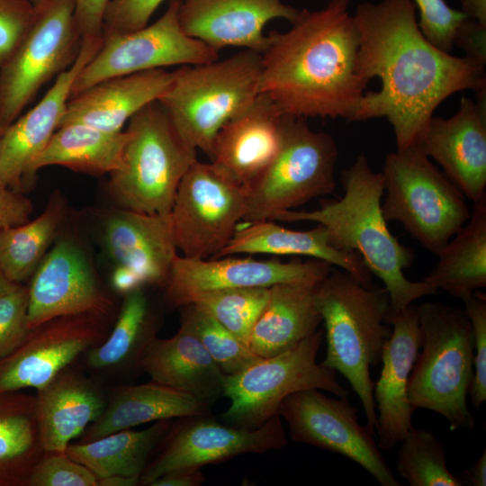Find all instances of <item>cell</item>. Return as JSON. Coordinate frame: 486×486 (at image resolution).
<instances>
[{"mask_svg":"<svg viewBox=\"0 0 486 486\" xmlns=\"http://www.w3.org/2000/svg\"><path fill=\"white\" fill-rule=\"evenodd\" d=\"M353 17L359 38L356 70L368 82L380 78L381 88L364 94L351 121L386 118L396 150L417 145L435 110L450 95L485 90L484 65L427 40L412 0L363 3Z\"/></svg>","mask_w":486,"mask_h":486,"instance_id":"obj_1","label":"cell"},{"mask_svg":"<svg viewBox=\"0 0 486 486\" xmlns=\"http://www.w3.org/2000/svg\"><path fill=\"white\" fill-rule=\"evenodd\" d=\"M349 3L300 10L289 30L267 35L259 94L284 115L351 121L368 81L356 70L359 38Z\"/></svg>","mask_w":486,"mask_h":486,"instance_id":"obj_2","label":"cell"},{"mask_svg":"<svg viewBox=\"0 0 486 486\" xmlns=\"http://www.w3.org/2000/svg\"><path fill=\"white\" fill-rule=\"evenodd\" d=\"M341 184L344 195L339 199L325 202L313 211H284L274 220L322 225L335 248L359 254L369 272L383 282L392 310H401L419 298L436 294L437 291L423 280L410 281L404 275L414 254L390 232L383 217L382 172H374L365 155L360 153L343 170Z\"/></svg>","mask_w":486,"mask_h":486,"instance_id":"obj_3","label":"cell"},{"mask_svg":"<svg viewBox=\"0 0 486 486\" xmlns=\"http://www.w3.org/2000/svg\"><path fill=\"white\" fill-rule=\"evenodd\" d=\"M314 300L324 323L326 356L320 363L338 372L357 394L366 427L376 435L377 414L371 366H377L392 326L385 288L365 286L346 271L334 269L315 288Z\"/></svg>","mask_w":486,"mask_h":486,"instance_id":"obj_4","label":"cell"},{"mask_svg":"<svg viewBox=\"0 0 486 486\" xmlns=\"http://www.w3.org/2000/svg\"><path fill=\"white\" fill-rule=\"evenodd\" d=\"M261 53L243 50L227 58L184 65L158 99L180 135L211 157L214 139L259 94Z\"/></svg>","mask_w":486,"mask_h":486,"instance_id":"obj_5","label":"cell"},{"mask_svg":"<svg viewBox=\"0 0 486 486\" xmlns=\"http://www.w3.org/2000/svg\"><path fill=\"white\" fill-rule=\"evenodd\" d=\"M421 351L409 379L408 396L414 409L443 416L451 430L475 426L467 406L473 376V342L464 310L443 302L418 306Z\"/></svg>","mask_w":486,"mask_h":486,"instance_id":"obj_6","label":"cell"},{"mask_svg":"<svg viewBox=\"0 0 486 486\" xmlns=\"http://www.w3.org/2000/svg\"><path fill=\"white\" fill-rule=\"evenodd\" d=\"M127 130L123 167L110 174V191L121 208L168 215L197 149L180 135L158 101L132 116Z\"/></svg>","mask_w":486,"mask_h":486,"instance_id":"obj_7","label":"cell"},{"mask_svg":"<svg viewBox=\"0 0 486 486\" xmlns=\"http://www.w3.org/2000/svg\"><path fill=\"white\" fill-rule=\"evenodd\" d=\"M382 174L384 219L428 251L436 255L468 221L466 197L417 146L387 154Z\"/></svg>","mask_w":486,"mask_h":486,"instance_id":"obj_8","label":"cell"},{"mask_svg":"<svg viewBox=\"0 0 486 486\" xmlns=\"http://www.w3.org/2000/svg\"><path fill=\"white\" fill-rule=\"evenodd\" d=\"M324 332L317 329L293 347L268 357H259L232 374H225L223 396L230 401L220 416L222 422L248 429L262 426L277 415L281 402L304 390L326 391L347 397L336 372L317 363Z\"/></svg>","mask_w":486,"mask_h":486,"instance_id":"obj_9","label":"cell"},{"mask_svg":"<svg viewBox=\"0 0 486 486\" xmlns=\"http://www.w3.org/2000/svg\"><path fill=\"white\" fill-rule=\"evenodd\" d=\"M303 119L285 117L276 156L248 191L244 222L274 220L282 212L334 192L337 144Z\"/></svg>","mask_w":486,"mask_h":486,"instance_id":"obj_10","label":"cell"},{"mask_svg":"<svg viewBox=\"0 0 486 486\" xmlns=\"http://www.w3.org/2000/svg\"><path fill=\"white\" fill-rule=\"evenodd\" d=\"M34 7L31 27L0 66V116L5 127L47 82L70 67L81 45L74 0H41Z\"/></svg>","mask_w":486,"mask_h":486,"instance_id":"obj_11","label":"cell"},{"mask_svg":"<svg viewBox=\"0 0 486 486\" xmlns=\"http://www.w3.org/2000/svg\"><path fill=\"white\" fill-rule=\"evenodd\" d=\"M247 199V191L223 169L196 159L183 176L169 213L183 256L215 258L243 220Z\"/></svg>","mask_w":486,"mask_h":486,"instance_id":"obj_12","label":"cell"},{"mask_svg":"<svg viewBox=\"0 0 486 486\" xmlns=\"http://www.w3.org/2000/svg\"><path fill=\"white\" fill-rule=\"evenodd\" d=\"M180 3L170 0L165 13L143 28L103 36L101 46L76 76L70 98L108 78L218 59L220 50L183 31L178 19Z\"/></svg>","mask_w":486,"mask_h":486,"instance_id":"obj_13","label":"cell"},{"mask_svg":"<svg viewBox=\"0 0 486 486\" xmlns=\"http://www.w3.org/2000/svg\"><path fill=\"white\" fill-rule=\"evenodd\" d=\"M357 412L347 397L329 398L318 389L287 396L277 410L287 422L293 441L344 455L367 471L382 486H400L386 464L375 436L359 423Z\"/></svg>","mask_w":486,"mask_h":486,"instance_id":"obj_14","label":"cell"},{"mask_svg":"<svg viewBox=\"0 0 486 486\" xmlns=\"http://www.w3.org/2000/svg\"><path fill=\"white\" fill-rule=\"evenodd\" d=\"M161 442L162 450L148 464L140 479L148 484L171 471L201 469L245 454H266L284 447L286 434L277 414L248 429L219 422L211 415L180 418Z\"/></svg>","mask_w":486,"mask_h":486,"instance_id":"obj_15","label":"cell"},{"mask_svg":"<svg viewBox=\"0 0 486 486\" xmlns=\"http://www.w3.org/2000/svg\"><path fill=\"white\" fill-rule=\"evenodd\" d=\"M107 318L61 316L32 328L13 353L0 359V392L38 390L109 333Z\"/></svg>","mask_w":486,"mask_h":486,"instance_id":"obj_16","label":"cell"},{"mask_svg":"<svg viewBox=\"0 0 486 486\" xmlns=\"http://www.w3.org/2000/svg\"><path fill=\"white\" fill-rule=\"evenodd\" d=\"M333 266L320 260L306 262L256 260L233 256L200 259L176 256L164 287L166 302L183 307L201 292L230 288H269L280 284L318 285Z\"/></svg>","mask_w":486,"mask_h":486,"instance_id":"obj_17","label":"cell"},{"mask_svg":"<svg viewBox=\"0 0 486 486\" xmlns=\"http://www.w3.org/2000/svg\"><path fill=\"white\" fill-rule=\"evenodd\" d=\"M114 309L86 255L76 242L63 238L47 252L28 286V327L68 315L108 318Z\"/></svg>","mask_w":486,"mask_h":486,"instance_id":"obj_18","label":"cell"},{"mask_svg":"<svg viewBox=\"0 0 486 486\" xmlns=\"http://www.w3.org/2000/svg\"><path fill=\"white\" fill-rule=\"evenodd\" d=\"M101 40H82L74 62L55 79L41 99L8 125L0 141V179L22 193L34 176L33 165L59 127L73 83L95 54Z\"/></svg>","mask_w":486,"mask_h":486,"instance_id":"obj_19","label":"cell"},{"mask_svg":"<svg viewBox=\"0 0 486 486\" xmlns=\"http://www.w3.org/2000/svg\"><path fill=\"white\" fill-rule=\"evenodd\" d=\"M386 322L392 334L385 341L382 371L374 384V400L378 410L375 432L378 446L388 451L400 443L412 427L408 396L410 373L421 346L418 306L411 303L401 310H389Z\"/></svg>","mask_w":486,"mask_h":486,"instance_id":"obj_20","label":"cell"},{"mask_svg":"<svg viewBox=\"0 0 486 486\" xmlns=\"http://www.w3.org/2000/svg\"><path fill=\"white\" fill-rule=\"evenodd\" d=\"M478 94V104L464 96L453 116L433 117L416 145L472 202L486 194L485 91Z\"/></svg>","mask_w":486,"mask_h":486,"instance_id":"obj_21","label":"cell"},{"mask_svg":"<svg viewBox=\"0 0 486 486\" xmlns=\"http://www.w3.org/2000/svg\"><path fill=\"white\" fill-rule=\"evenodd\" d=\"M300 10L282 0H181L178 19L190 37L220 50L241 47L262 53L274 19L295 21Z\"/></svg>","mask_w":486,"mask_h":486,"instance_id":"obj_22","label":"cell"},{"mask_svg":"<svg viewBox=\"0 0 486 486\" xmlns=\"http://www.w3.org/2000/svg\"><path fill=\"white\" fill-rule=\"evenodd\" d=\"M285 117L267 96L259 94L245 112L218 131L212 162L248 193L276 156Z\"/></svg>","mask_w":486,"mask_h":486,"instance_id":"obj_23","label":"cell"},{"mask_svg":"<svg viewBox=\"0 0 486 486\" xmlns=\"http://www.w3.org/2000/svg\"><path fill=\"white\" fill-rule=\"evenodd\" d=\"M104 241L116 265L134 270L145 284L165 287L177 256L169 214L120 208L105 220Z\"/></svg>","mask_w":486,"mask_h":486,"instance_id":"obj_24","label":"cell"},{"mask_svg":"<svg viewBox=\"0 0 486 486\" xmlns=\"http://www.w3.org/2000/svg\"><path fill=\"white\" fill-rule=\"evenodd\" d=\"M37 419L45 452H66L102 415L107 396L96 382L68 366L37 390Z\"/></svg>","mask_w":486,"mask_h":486,"instance_id":"obj_25","label":"cell"},{"mask_svg":"<svg viewBox=\"0 0 486 486\" xmlns=\"http://www.w3.org/2000/svg\"><path fill=\"white\" fill-rule=\"evenodd\" d=\"M172 71L151 69L101 81L71 97L59 124L83 123L119 132L142 108L158 101Z\"/></svg>","mask_w":486,"mask_h":486,"instance_id":"obj_26","label":"cell"},{"mask_svg":"<svg viewBox=\"0 0 486 486\" xmlns=\"http://www.w3.org/2000/svg\"><path fill=\"white\" fill-rule=\"evenodd\" d=\"M141 370L152 381L189 393L211 407L223 396L225 374L197 337L183 325L173 337L152 340Z\"/></svg>","mask_w":486,"mask_h":486,"instance_id":"obj_27","label":"cell"},{"mask_svg":"<svg viewBox=\"0 0 486 486\" xmlns=\"http://www.w3.org/2000/svg\"><path fill=\"white\" fill-rule=\"evenodd\" d=\"M211 406L189 393L155 381L119 385L107 396L97 420L83 432L80 443L159 420L211 415Z\"/></svg>","mask_w":486,"mask_h":486,"instance_id":"obj_28","label":"cell"},{"mask_svg":"<svg viewBox=\"0 0 486 486\" xmlns=\"http://www.w3.org/2000/svg\"><path fill=\"white\" fill-rule=\"evenodd\" d=\"M238 254H271L278 256H305L325 261L351 274L365 286H372V274L357 253L335 248L327 230L318 224L310 230H292L274 220H262L237 230L215 258Z\"/></svg>","mask_w":486,"mask_h":486,"instance_id":"obj_29","label":"cell"},{"mask_svg":"<svg viewBox=\"0 0 486 486\" xmlns=\"http://www.w3.org/2000/svg\"><path fill=\"white\" fill-rule=\"evenodd\" d=\"M317 285L280 284L270 287L268 301L248 341L260 357L283 353L314 333L321 322L314 291Z\"/></svg>","mask_w":486,"mask_h":486,"instance_id":"obj_30","label":"cell"},{"mask_svg":"<svg viewBox=\"0 0 486 486\" xmlns=\"http://www.w3.org/2000/svg\"><path fill=\"white\" fill-rule=\"evenodd\" d=\"M158 324L143 287L123 295L112 330L101 344L84 354L86 367L113 374L141 370L143 356L157 337Z\"/></svg>","mask_w":486,"mask_h":486,"instance_id":"obj_31","label":"cell"},{"mask_svg":"<svg viewBox=\"0 0 486 486\" xmlns=\"http://www.w3.org/2000/svg\"><path fill=\"white\" fill-rule=\"evenodd\" d=\"M436 255V266L423 279L436 291L464 302L486 287V194L473 202L468 221Z\"/></svg>","mask_w":486,"mask_h":486,"instance_id":"obj_32","label":"cell"},{"mask_svg":"<svg viewBox=\"0 0 486 486\" xmlns=\"http://www.w3.org/2000/svg\"><path fill=\"white\" fill-rule=\"evenodd\" d=\"M129 139L127 130L112 132L77 122L62 124L35 160L33 172L61 166L91 175H110L123 167Z\"/></svg>","mask_w":486,"mask_h":486,"instance_id":"obj_33","label":"cell"},{"mask_svg":"<svg viewBox=\"0 0 486 486\" xmlns=\"http://www.w3.org/2000/svg\"><path fill=\"white\" fill-rule=\"evenodd\" d=\"M44 454L36 397L0 392V486H27Z\"/></svg>","mask_w":486,"mask_h":486,"instance_id":"obj_34","label":"cell"},{"mask_svg":"<svg viewBox=\"0 0 486 486\" xmlns=\"http://www.w3.org/2000/svg\"><path fill=\"white\" fill-rule=\"evenodd\" d=\"M170 420L156 421L142 430L124 429L89 442L69 444L66 453L98 479L114 475L140 479L150 454L167 435Z\"/></svg>","mask_w":486,"mask_h":486,"instance_id":"obj_35","label":"cell"},{"mask_svg":"<svg viewBox=\"0 0 486 486\" xmlns=\"http://www.w3.org/2000/svg\"><path fill=\"white\" fill-rule=\"evenodd\" d=\"M65 214L61 194L55 192L35 219L0 230V270L15 284L32 277L56 238Z\"/></svg>","mask_w":486,"mask_h":486,"instance_id":"obj_36","label":"cell"},{"mask_svg":"<svg viewBox=\"0 0 486 486\" xmlns=\"http://www.w3.org/2000/svg\"><path fill=\"white\" fill-rule=\"evenodd\" d=\"M396 470L410 486H463L464 481L446 465L443 445L435 435L413 426L400 442Z\"/></svg>","mask_w":486,"mask_h":486,"instance_id":"obj_37","label":"cell"},{"mask_svg":"<svg viewBox=\"0 0 486 486\" xmlns=\"http://www.w3.org/2000/svg\"><path fill=\"white\" fill-rule=\"evenodd\" d=\"M269 294L270 287L220 289L196 294L188 304L212 317L248 346L252 328Z\"/></svg>","mask_w":486,"mask_h":486,"instance_id":"obj_38","label":"cell"},{"mask_svg":"<svg viewBox=\"0 0 486 486\" xmlns=\"http://www.w3.org/2000/svg\"><path fill=\"white\" fill-rule=\"evenodd\" d=\"M182 308L181 325L192 331L225 374L243 369L260 356L194 304Z\"/></svg>","mask_w":486,"mask_h":486,"instance_id":"obj_39","label":"cell"},{"mask_svg":"<svg viewBox=\"0 0 486 486\" xmlns=\"http://www.w3.org/2000/svg\"><path fill=\"white\" fill-rule=\"evenodd\" d=\"M418 11V26L438 49L449 52L462 24L469 19L463 11L450 7L445 0H412Z\"/></svg>","mask_w":486,"mask_h":486,"instance_id":"obj_40","label":"cell"},{"mask_svg":"<svg viewBox=\"0 0 486 486\" xmlns=\"http://www.w3.org/2000/svg\"><path fill=\"white\" fill-rule=\"evenodd\" d=\"M30 330L28 286L16 284L0 294V359L19 347Z\"/></svg>","mask_w":486,"mask_h":486,"instance_id":"obj_41","label":"cell"},{"mask_svg":"<svg viewBox=\"0 0 486 486\" xmlns=\"http://www.w3.org/2000/svg\"><path fill=\"white\" fill-rule=\"evenodd\" d=\"M27 486H98V478L66 452H45Z\"/></svg>","mask_w":486,"mask_h":486,"instance_id":"obj_42","label":"cell"},{"mask_svg":"<svg viewBox=\"0 0 486 486\" xmlns=\"http://www.w3.org/2000/svg\"><path fill=\"white\" fill-rule=\"evenodd\" d=\"M464 303L473 342V376L469 396L472 406L479 409L486 400V295L476 291Z\"/></svg>","mask_w":486,"mask_h":486,"instance_id":"obj_43","label":"cell"},{"mask_svg":"<svg viewBox=\"0 0 486 486\" xmlns=\"http://www.w3.org/2000/svg\"><path fill=\"white\" fill-rule=\"evenodd\" d=\"M165 0H110L105 11L103 36L130 32L148 24Z\"/></svg>","mask_w":486,"mask_h":486,"instance_id":"obj_44","label":"cell"},{"mask_svg":"<svg viewBox=\"0 0 486 486\" xmlns=\"http://www.w3.org/2000/svg\"><path fill=\"white\" fill-rule=\"evenodd\" d=\"M35 7L29 0H0V66L31 27Z\"/></svg>","mask_w":486,"mask_h":486,"instance_id":"obj_45","label":"cell"},{"mask_svg":"<svg viewBox=\"0 0 486 486\" xmlns=\"http://www.w3.org/2000/svg\"><path fill=\"white\" fill-rule=\"evenodd\" d=\"M75 19L82 40L103 39L104 19L110 0H74Z\"/></svg>","mask_w":486,"mask_h":486,"instance_id":"obj_46","label":"cell"},{"mask_svg":"<svg viewBox=\"0 0 486 486\" xmlns=\"http://www.w3.org/2000/svg\"><path fill=\"white\" fill-rule=\"evenodd\" d=\"M33 207L22 193L17 192L0 179V230L30 220Z\"/></svg>","mask_w":486,"mask_h":486,"instance_id":"obj_47","label":"cell"},{"mask_svg":"<svg viewBox=\"0 0 486 486\" xmlns=\"http://www.w3.org/2000/svg\"><path fill=\"white\" fill-rule=\"evenodd\" d=\"M486 24L466 20L459 28L454 43L464 50L466 57L481 63L486 62Z\"/></svg>","mask_w":486,"mask_h":486,"instance_id":"obj_48","label":"cell"},{"mask_svg":"<svg viewBox=\"0 0 486 486\" xmlns=\"http://www.w3.org/2000/svg\"><path fill=\"white\" fill-rule=\"evenodd\" d=\"M206 481L201 469L171 471L153 480L148 486H200Z\"/></svg>","mask_w":486,"mask_h":486,"instance_id":"obj_49","label":"cell"},{"mask_svg":"<svg viewBox=\"0 0 486 486\" xmlns=\"http://www.w3.org/2000/svg\"><path fill=\"white\" fill-rule=\"evenodd\" d=\"M111 283L113 290L123 295L145 285L140 276L134 270L121 265H116L112 274Z\"/></svg>","mask_w":486,"mask_h":486,"instance_id":"obj_50","label":"cell"},{"mask_svg":"<svg viewBox=\"0 0 486 486\" xmlns=\"http://www.w3.org/2000/svg\"><path fill=\"white\" fill-rule=\"evenodd\" d=\"M465 476L472 486L486 485V451L475 461L471 469L465 471Z\"/></svg>","mask_w":486,"mask_h":486,"instance_id":"obj_51","label":"cell"},{"mask_svg":"<svg viewBox=\"0 0 486 486\" xmlns=\"http://www.w3.org/2000/svg\"><path fill=\"white\" fill-rule=\"evenodd\" d=\"M140 484V478L125 477L120 475L98 479V486H136Z\"/></svg>","mask_w":486,"mask_h":486,"instance_id":"obj_52","label":"cell"},{"mask_svg":"<svg viewBox=\"0 0 486 486\" xmlns=\"http://www.w3.org/2000/svg\"><path fill=\"white\" fill-rule=\"evenodd\" d=\"M16 284L9 281L0 270V294L11 289Z\"/></svg>","mask_w":486,"mask_h":486,"instance_id":"obj_53","label":"cell"},{"mask_svg":"<svg viewBox=\"0 0 486 486\" xmlns=\"http://www.w3.org/2000/svg\"><path fill=\"white\" fill-rule=\"evenodd\" d=\"M6 127L3 124L2 122V120H1V116H0V141H1V139L4 133V130H5Z\"/></svg>","mask_w":486,"mask_h":486,"instance_id":"obj_54","label":"cell"},{"mask_svg":"<svg viewBox=\"0 0 486 486\" xmlns=\"http://www.w3.org/2000/svg\"><path fill=\"white\" fill-rule=\"evenodd\" d=\"M30 2H32L33 4H35L36 3L41 1V0H29Z\"/></svg>","mask_w":486,"mask_h":486,"instance_id":"obj_55","label":"cell"}]
</instances>
